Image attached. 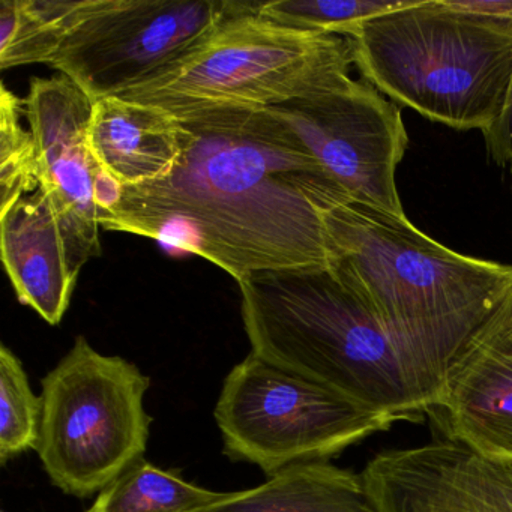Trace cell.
Segmentation results:
<instances>
[{"instance_id": "1", "label": "cell", "mask_w": 512, "mask_h": 512, "mask_svg": "<svg viewBox=\"0 0 512 512\" xmlns=\"http://www.w3.org/2000/svg\"><path fill=\"white\" fill-rule=\"evenodd\" d=\"M182 154L167 178L121 187L101 229L196 254L236 281L331 263L323 212L352 202L298 134L269 109L172 113Z\"/></svg>"}, {"instance_id": "2", "label": "cell", "mask_w": 512, "mask_h": 512, "mask_svg": "<svg viewBox=\"0 0 512 512\" xmlns=\"http://www.w3.org/2000/svg\"><path fill=\"white\" fill-rule=\"evenodd\" d=\"M331 265L358 284L425 412L449 365L512 296V265L464 256L407 217L346 202L323 212Z\"/></svg>"}, {"instance_id": "3", "label": "cell", "mask_w": 512, "mask_h": 512, "mask_svg": "<svg viewBox=\"0 0 512 512\" xmlns=\"http://www.w3.org/2000/svg\"><path fill=\"white\" fill-rule=\"evenodd\" d=\"M238 284L251 353L400 421H421L394 343L337 266L254 272Z\"/></svg>"}, {"instance_id": "4", "label": "cell", "mask_w": 512, "mask_h": 512, "mask_svg": "<svg viewBox=\"0 0 512 512\" xmlns=\"http://www.w3.org/2000/svg\"><path fill=\"white\" fill-rule=\"evenodd\" d=\"M346 38L362 79L428 121L484 133L502 112L512 38L446 0H416L359 23Z\"/></svg>"}, {"instance_id": "5", "label": "cell", "mask_w": 512, "mask_h": 512, "mask_svg": "<svg viewBox=\"0 0 512 512\" xmlns=\"http://www.w3.org/2000/svg\"><path fill=\"white\" fill-rule=\"evenodd\" d=\"M260 4L241 2L181 61L118 97L169 113L263 110L310 97L350 73L349 38L277 25L259 16Z\"/></svg>"}, {"instance_id": "6", "label": "cell", "mask_w": 512, "mask_h": 512, "mask_svg": "<svg viewBox=\"0 0 512 512\" xmlns=\"http://www.w3.org/2000/svg\"><path fill=\"white\" fill-rule=\"evenodd\" d=\"M37 452L50 481L76 497L103 491L148 449L151 379L121 356L97 352L83 335L43 379Z\"/></svg>"}, {"instance_id": "7", "label": "cell", "mask_w": 512, "mask_h": 512, "mask_svg": "<svg viewBox=\"0 0 512 512\" xmlns=\"http://www.w3.org/2000/svg\"><path fill=\"white\" fill-rule=\"evenodd\" d=\"M214 415L224 454L260 467L268 478L295 464L326 461L400 421L254 353L227 374Z\"/></svg>"}, {"instance_id": "8", "label": "cell", "mask_w": 512, "mask_h": 512, "mask_svg": "<svg viewBox=\"0 0 512 512\" xmlns=\"http://www.w3.org/2000/svg\"><path fill=\"white\" fill-rule=\"evenodd\" d=\"M241 2L86 0L50 67L92 101L118 97L181 61Z\"/></svg>"}, {"instance_id": "9", "label": "cell", "mask_w": 512, "mask_h": 512, "mask_svg": "<svg viewBox=\"0 0 512 512\" xmlns=\"http://www.w3.org/2000/svg\"><path fill=\"white\" fill-rule=\"evenodd\" d=\"M352 202L406 217L395 172L409 146L401 110L349 74L310 97L272 107Z\"/></svg>"}, {"instance_id": "10", "label": "cell", "mask_w": 512, "mask_h": 512, "mask_svg": "<svg viewBox=\"0 0 512 512\" xmlns=\"http://www.w3.org/2000/svg\"><path fill=\"white\" fill-rule=\"evenodd\" d=\"M26 119L37 146L41 185L55 209L71 269L100 256L98 214L112 203L118 182L101 169L88 140L94 101L68 77L32 79Z\"/></svg>"}, {"instance_id": "11", "label": "cell", "mask_w": 512, "mask_h": 512, "mask_svg": "<svg viewBox=\"0 0 512 512\" xmlns=\"http://www.w3.org/2000/svg\"><path fill=\"white\" fill-rule=\"evenodd\" d=\"M361 478L377 512H512V464L451 439L380 452Z\"/></svg>"}, {"instance_id": "12", "label": "cell", "mask_w": 512, "mask_h": 512, "mask_svg": "<svg viewBox=\"0 0 512 512\" xmlns=\"http://www.w3.org/2000/svg\"><path fill=\"white\" fill-rule=\"evenodd\" d=\"M433 412L446 439L512 464V296L455 356Z\"/></svg>"}, {"instance_id": "13", "label": "cell", "mask_w": 512, "mask_h": 512, "mask_svg": "<svg viewBox=\"0 0 512 512\" xmlns=\"http://www.w3.org/2000/svg\"><path fill=\"white\" fill-rule=\"evenodd\" d=\"M0 245L19 301L49 325H59L79 277L71 269L61 226L43 188L0 212Z\"/></svg>"}, {"instance_id": "14", "label": "cell", "mask_w": 512, "mask_h": 512, "mask_svg": "<svg viewBox=\"0 0 512 512\" xmlns=\"http://www.w3.org/2000/svg\"><path fill=\"white\" fill-rule=\"evenodd\" d=\"M88 140L103 172L121 187L167 178L182 154V127L175 115L121 97L95 101Z\"/></svg>"}, {"instance_id": "15", "label": "cell", "mask_w": 512, "mask_h": 512, "mask_svg": "<svg viewBox=\"0 0 512 512\" xmlns=\"http://www.w3.org/2000/svg\"><path fill=\"white\" fill-rule=\"evenodd\" d=\"M199 512H377L361 475L326 461L295 464Z\"/></svg>"}, {"instance_id": "16", "label": "cell", "mask_w": 512, "mask_h": 512, "mask_svg": "<svg viewBox=\"0 0 512 512\" xmlns=\"http://www.w3.org/2000/svg\"><path fill=\"white\" fill-rule=\"evenodd\" d=\"M86 0H2L0 67L50 64Z\"/></svg>"}, {"instance_id": "17", "label": "cell", "mask_w": 512, "mask_h": 512, "mask_svg": "<svg viewBox=\"0 0 512 512\" xmlns=\"http://www.w3.org/2000/svg\"><path fill=\"white\" fill-rule=\"evenodd\" d=\"M226 494L191 484L142 460L100 491L86 512H199Z\"/></svg>"}, {"instance_id": "18", "label": "cell", "mask_w": 512, "mask_h": 512, "mask_svg": "<svg viewBox=\"0 0 512 512\" xmlns=\"http://www.w3.org/2000/svg\"><path fill=\"white\" fill-rule=\"evenodd\" d=\"M43 398L29 385L22 361L5 344L0 346V464L35 449L41 437Z\"/></svg>"}, {"instance_id": "19", "label": "cell", "mask_w": 512, "mask_h": 512, "mask_svg": "<svg viewBox=\"0 0 512 512\" xmlns=\"http://www.w3.org/2000/svg\"><path fill=\"white\" fill-rule=\"evenodd\" d=\"M416 0H275L262 2L259 16L299 31L346 37L359 23L412 7Z\"/></svg>"}, {"instance_id": "20", "label": "cell", "mask_w": 512, "mask_h": 512, "mask_svg": "<svg viewBox=\"0 0 512 512\" xmlns=\"http://www.w3.org/2000/svg\"><path fill=\"white\" fill-rule=\"evenodd\" d=\"M0 212L35 193L41 185L37 146L31 130L22 124L25 100L0 86Z\"/></svg>"}, {"instance_id": "21", "label": "cell", "mask_w": 512, "mask_h": 512, "mask_svg": "<svg viewBox=\"0 0 512 512\" xmlns=\"http://www.w3.org/2000/svg\"><path fill=\"white\" fill-rule=\"evenodd\" d=\"M482 137L491 160L512 173V77L502 112Z\"/></svg>"}, {"instance_id": "22", "label": "cell", "mask_w": 512, "mask_h": 512, "mask_svg": "<svg viewBox=\"0 0 512 512\" xmlns=\"http://www.w3.org/2000/svg\"><path fill=\"white\" fill-rule=\"evenodd\" d=\"M446 4L512 38V0H446Z\"/></svg>"}, {"instance_id": "23", "label": "cell", "mask_w": 512, "mask_h": 512, "mask_svg": "<svg viewBox=\"0 0 512 512\" xmlns=\"http://www.w3.org/2000/svg\"><path fill=\"white\" fill-rule=\"evenodd\" d=\"M2 512H5V511H2Z\"/></svg>"}]
</instances>
